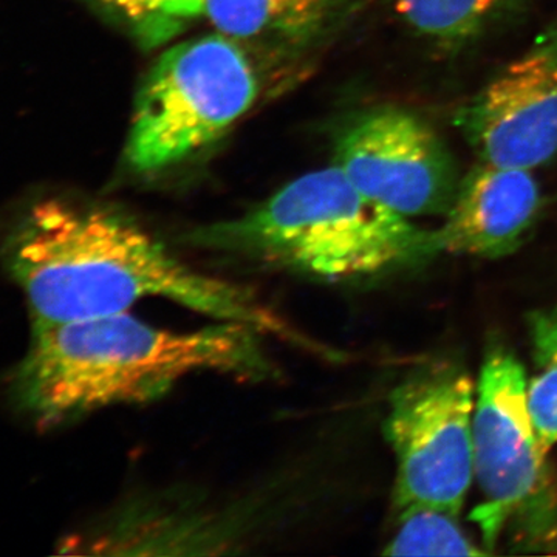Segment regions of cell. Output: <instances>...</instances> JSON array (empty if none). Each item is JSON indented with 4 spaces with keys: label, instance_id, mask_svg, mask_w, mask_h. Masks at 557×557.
Returning <instances> with one entry per match:
<instances>
[{
    "label": "cell",
    "instance_id": "cell-5",
    "mask_svg": "<svg viewBox=\"0 0 557 557\" xmlns=\"http://www.w3.org/2000/svg\"><path fill=\"white\" fill-rule=\"evenodd\" d=\"M474 384L456 364L423 369L388 398L384 434L397 458L398 511L432 507L460 515L474 482Z\"/></svg>",
    "mask_w": 557,
    "mask_h": 557
},
{
    "label": "cell",
    "instance_id": "cell-7",
    "mask_svg": "<svg viewBox=\"0 0 557 557\" xmlns=\"http://www.w3.org/2000/svg\"><path fill=\"white\" fill-rule=\"evenodd\" d=\"M336 164L369 199L408 219L445 218L461 180L437 131L399 108L372 110L351 123Z\"/></svg>",
    "mask_w": 557,
    "mask_h": 557
},
{
    "label": "cell",
    "instance_id": "cell-3",
    "mask_svg": "<svg viewBox=\"0 0 557 557\" xmlns=\"http://www.w3.org/2000/svg\"><path fill=\"white\" fill-rule=\"evenodd\" d=\"M188 240L319 282H348L435 255L418 228L362 194L338 164L293 180L258 208L193 231Z\"/></svg>",
    "mask_w": 557,
    "mask_h": 557
},
{
    "label": "cell",
    "instance_id": "cell-14",
    "mask_svg": "<svg viewBox=\"0 0 557 557\" xmlns=\"http://www.w3.org/2000/svg\"><path fill=\"white\" fill-rule=\"evenodd\" d=\"M137 28L149 40L175 35L205 11V0H98Z\"/></svg>",
    "mask_w": 557,
    "mask_h": 557
},
{
    "label": "cell",
    "instance_id": "cell-2",
    "mask_svg": "<svg viewBox=\"0 0 557 557\" xmlns=\"http://www.w3.org/2000/svg\"><path fill=\"white\" fill-rule=\"evenodd\" d=\"M263 338L240 322L178 332L129 311L33 324L30 348L10 380V397L38 426L53 428L110 406L156 401L197 373L262 383L277 375Z\"/></svg>",
    "mask_w": 557,
    "mask_h": 557
},
{
    "label": "cell",
    "instance_id": "cell-11",
    "mask_svg": "<svg viewBox=\"0 0 557 557\" xmlns=\"http://www.w3.org/2000/svg\"><path fill=\"white\" fill-rule=\"evenodd\" d=\"M518 0H394L399 20L421 38L458 47L480 35Z\"/></svg>",
    "mask_w": 557,
    "mask_h": 557
},
{
    "label": "cell",
    "instance_id": "cell-8",
    "mask_svg": "<svg viewBox=\"0 0 557 557\" xmlns=\"http://www.w3.org/2000/svg\"><path fill=\"white\" fill-rule=\"evenodd\" d=\"M480 161L534 171L557 157V25L457 113Z\"/></svg>",
    "mask_w": 557,
    "mask_h": 557
},
{
    "label": "cell",
    "instance_id": "cell-4",
    "mask_svg": "<svg viewBox=\"0 0 557 557\" xmlns=\"http://www.w3.org/2000/svg\"><path fill=\"white\" fill-rule=\"evenodd\" d=\"M256 70L228 36L208 35L161 54L139 90L126 146L137 172H157L207 148L258 97Z\"/></svg>",
    "mask_w": 557,
    "mask_h": 557
},
{
    "label": "cell",
    "instance_id": "cell-12",
    "mask_svg": "<svg viewBox=\"0 0 557 557\" xmlns=\"http://www.w3.org/2000/svg\"><path fill=\"white\" fill-rule=\"evenodd\" d=\"M458 516L432 507L398 511L397 533L383 549L386 556H486L465 533Z\"/></svg>",
    "mask_w": 557,
    "mask_h": 557
},
{
    "label": "cell",
    "instance_id": "cell-6",
    "mask_svg": "<svg viewBox=\"0 0 557 557\" xmlns=\"http://www.w3.org/2000/svg\"><path fill=\"white\" fill-rule=\"evenodd\" d=\"M472 457L480 500L471 519L491 552L508 519L541 487L547 457L528 409L525 369L504 348H493L480 372Z\"/></svg>",
    "mask_w": 557,
    "mask_h": 557
},
{
    "label": "cell",
    "instance_id": "cell-13",
    "mask_svg": "<svg viewBox=\"0 0 557 557\" xmlns=\"http://www.w3.org/2000/svg\"><path fill=\"white\" fill-rule=\"evenodd\" d=\"M534 370L527 379V401L542 448L557 443V306L530 317Z\"/></svg>",
    "mask_w": 557,
    "mask_h": 557
},
{
    "label": "cell",
    "instance_id": "cell-10",
    "mask_svg": "<svg viewBox=\"0 0 557 557\" xmlns=\"http://www.w3.org/2000/svg\"><path fill=\"white\" fill-rule=\"evenodd\" d=\"M343 0H205L208 20L233 39L300 46L335 20Z\"/></svg>",
    "mask_w": 557,
    "mask_h": 557
},
{
    "label": "cell",
    "instance_id": "cell-1",
    "mask_svg": "<svg viewBox=\"0 0 557 557\" xmlns=\"http://www.w3.org/2000/svg\"><path fill=\"white\" fill-rule=\"evenodd\" d=\"M2 262L27 296L33 324L126 313L139 300L161 298L215 321L247 324L311 354L327 350L251 288L193 269L113 209L39 201L3 242Z\"/></svg>",
    "mask_w": 557,
    "mask_h": 557
},
{
    "label": "cell",
    "instance_id": "cell-9",
    "mask_svg": "<svg viewBox=\"0 0 557 557\" xmlns=\"http://www.w3.org/2000/svg\"><path fill=\"white\" fill-rule=\"evenodd\" d=\"M541 208L533 171L480 161L460 180L445 223L432 231L435 255L505 258L522 245Z\"/></svg>",
    "mask_w": 557,
    "mask_h": 557
}]
</instances>
